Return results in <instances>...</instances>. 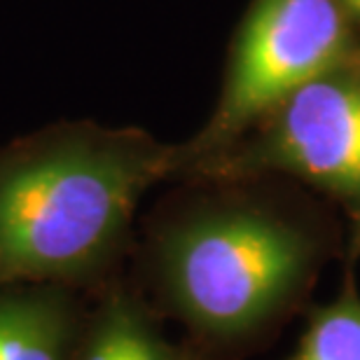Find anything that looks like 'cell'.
<instances>
[{
	"label": "cell",
	"instance_id": "obj_1",
	"mask_svg": "<svg viewBox=\"0 0 360 360\" xmlns=\"http://www.w3.org/2000/svg\"><path fill=\"white\" fill-rule=\"evenodd\" d=\"M178 169V146L91 120L0 146V288H77L105 276L124 253L141 199Z\"/></svg>",
	"mask_w": 360,
	"mask_h": 360
},
{
	"label": "cell",
	"instance_id": "obj_2",
	"mask_svg": "<svg viewBox=\"0 0 360 360\" xmlns=\"http://www.w3.org/2000/svg\"><path fill=\"white\" fill-rule=\"evenodd\" d=\"M155 269L169 307L218 342L264 328L302 292L316 241L300 222L239 197L192 204L155 236Z\"/></svg>",
	"mask_w": 360,
	"mask_h": 360
},
{
	"label": "cell",
	"instance_id": "obj_3",
	"mask_svg": "<svg viewBox=\"0 0 360 360\" xmlns=\"http://www.w3.org/2000/svg\"><path fill=\"white\" fill-rule=\"evenodd\" d=\"M349 14L337 0H253L229 54L220 98L206 127L180 148L190 176L260 127L314 77L342 66Z\"/></svg>",
	"mask_w": 360,
	"mask_h": 360
},
{
	"label": "cell",
	"instance_id": "obj_4",
	"mask_svg": "<svg viewBox=\"0 0 360 360\" xmlns=\"http://www.w3.org/2000/svg\"><path fill=\"white\" fill-rule=\"evenodd\" d=\"M285 174L360 213V77L337 66L290 94L260 127L190 176L232 183Z\"/></svg>",
	"mask_w": 360,
	"mask_h": 360
},
{
	"label": "cell",
	"instance_id": "obj_5",
	"mask_svg": "<svg viewBox=\"0 0 360 360\" xmlns=\"http://www.w3.org/2000/svg\"><path fill=\"white\" fill-rule=\"evenodd\" d=\"M84 319L87 311L70 285H3L0 360H75Z\"/></svg>",
	"mask_w": 360,
	"mask_h": 360
},
{
	"label": "cell",
	"instance_id": "obj_6",
	"mask_svg": "<svg viewBox=\"0 0 360 360\" xmlns=\"http://www.w3.org/2000/svg\"><path fill=\"white\" fill-rule=\"evenodd\" d=\"M75 360H187L164 340L143 304L127 290L103 295L87 314Z\"/></svg>",
	"mask_w": 360,
	"mask_h": 360
},
{
	"label": "cell",
	"instance_id": "obj_7",
	"mask_svg": "<svg viewBox=\"0 0 360 360\" xmlns=\"http://www.w3.org/2000/svg\"><path fill=\"white\" fill-rule=\"evenodd\" d=\"M290 360H360V290L354 278L330 304L316 309Z\"/></svg>",
	"mask_w": 360,
	"mask_h": 360
},
{
	"label": "cell",
	"instance_id": "obj_8",
	"mask_svg": "<svg viewBox=\"0 0 360 360\" xmlns=\"http://www.w3.org/2000/svg\"><path fill=\"white\" fill-rule=\"evenodd\" d=\"M342 5V10L349 14V17H358L360 19V0H337Z\"/></svg>",
	"mask_w": 360,
	"mask_h": 360
}]
</instances>
